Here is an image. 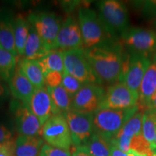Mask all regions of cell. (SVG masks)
<instances>
[{
  "label": "cell",
  "instance_id": "obj_29",
  "mask_svg": "<svg viewBox=\"0 0 156 156\" xmlns=\"http://www.w3.org/2000/svg\"><path fill=\"white\" fill-rule=\"evenodd\" d=\"M83 83H80L78 80L73 77L72 75L67 73L63 74L62 86L64 87V89L69 93L70 96L73 98L76 95V93L83 87Z\"/></svg>",
  "mask_w": 156,
  "mask_h": 156
},
{
  "label": "cell",
  "instance_id": "obj_28",
  "mask_svg": "<svg viewBox=\"0 0 156 156\" xmlns=\"http://www.w3.org/2000/svg\"><path fill=\"white\" fill-rule=\"evenodd\" d=\"M144 111L145 110H142L140 108L137 112L134 113L126 121L118 133L123 134L129 137H132L136 134L142 133V116H143Z\"/></svg>",
  "mask_w": 156,
  "mask_h": 156
},
{
  "label": "cell",
  "instance_id": "obj_32",
  "mask_svg": "<svg viewBox=\"0 0 156 156\" xmlns=\"http://www.w3.org/2000/svg\"><path fill=\"white\" fill-rule=\"evenodd\" d=\"M0 156H15L14 139L0 143Z\"/></svg>",
  "mask_w": 156,
  "mask_h": 156
},
{
  "label": "cell",
  "instance_id": "obj_38",
  "mask_svg": "<svg viewBox=\"0 0 156 156\" xmlns=\"http://www.w3.org/2000/svg\"><path fill=\"white\" fill-rule=\"evenodd\" d=\"M127 153L129 156H147L145 154L137 153V152L133 151V150H129V151L127 152Z\"/></svg>",
  "mask_w": 156,
  "mask_h": 156
},
{
  "label": "cell",
  "instance_id": "obj_21",
  "mask_svg": "<svg viewBox=\"0 0 156 156\" xmlns=\"http://www.w3.org/2000/svg\"><path fill=\"white\" fill-rule=\"evenodd\" d=\"M30 23L28 17L19 14L14 20V36L15 47L19 57L23 56L25 47L30 32Z\"/></svg>",
  "mask_w": 156,
  "mask_h": 156
},
{
  "label": "cell",
  "instance_id": "obj_27",
  "mask_svg": "<svg viewBox=\"0 0 156 156\" xmlns=\"http://www.w3.org/2000/svg\"><path fill=\"white\" fill-rule=\"evenodd\" d=\"M142 133L145 140L152 145L156 134V110L147 108L144 111Z\"/></svg>",
  "mask_w": 156,
  "mask_h": 156
},
{
  "label": "cell",
  "instance_id": "obj_15",
  "mask_svg": "<svg viewBox=\"0 0 156 156\" xmlns=\"http://www.w3.org/2000/svg\"><path fill=\"white\" fill-rule=\"evenodd\" d=\"M27 105L37 116L42 126L54 116L53 104L46 86L35 90Z\"/></svg>",
  "mask_w": 156,
  "mask_h": 156
},
{
  "label": "cell",
  "instance_id": "obj_11",
  "mask_svg": "<svg viewBox=\"0 0 156 156\" xmlns=\"http://www.w3.org/2000/svg\"><path fill=\"white\" fill-rule=\"evenodd\" d=\"M106 90L99 84L83 85L73 98L72 110L93 114L100 108Z\"/></svg>",
  "mask_w": 156,
  "mask_h": 156
},
{
  "label": "cell",
  "instance_id": "obj_24",
  "mask_svg": "<svg viewBox=\"0 0 156 156\" xmlns=\"http://www.w3.org/2000/svg\"><path fill=\"white\" fill-rule=\"evenodd\" d=\"M46 88L53 104L54 115L64 114L72 110L73 98L62 85L53 88L46 87Z\"/></svg>",
  "mask_w": 156,
  "mask_h": 156
},
{
  "label": "cell",
  "instance_id": "obj_16",
  "mask_svg": "<svg viewBox=\"0 0 156 156\" xmlns=\"http://www.w3.org/2000/svg\"><path fill=\"white\" fill-rule=\"evenodd\" d=\"M156 93V56L151 61L146 70L140 85L138 94V106L141 109L150 108L152 101Z\"/></svg>",
  "mask_w": 156,
  "mask_h": 156
},
{
  "label": "cell",
  "instance_id": "obj_22",
  "mask_svg": "<svg viewBox=\"0 0 156 156\" xmlns=\"http://www.w3.org/2000/svg\"><path fill=\"white\" fill-rule=\"evenodd\" d=\"M38 62L44 77L51 72L64 73V51L58 49L48 51L45 55L37 60Z\"/></svg>",
  "mask_w": 156,
  "mask_h": 156
},
{
  "label": "cell",
  "instance_id": "obj_35",
  "mask_svg": "<svg viewBox=\"0 0 156 156\" xmlns=\"http://www.w3.org/2000/svg\"><path fill=\"white\" fill-rule=\"evenodd\" d=\"M111 143H112V147H111L110 156H129L127 153L122 151L118 146L112 142V141Z\"/></svg>",
  "mask_w": 156,
  "mask_h": 156
},
{
  "label": "cell",
  "instance_id": "obj_17",
  "mask_svg": "<svg viewBox=\"0 0 156 156\" xmlns=\"http://www.w3.org/2000/svg\"><path fill=\"white\" fill-rule=\"evenodd\" d=\"M14 20L11 12L7 9H0V45L19 58L14 36Z\"/></svg>",
  "mask_w": 156,
  "mask_h": 156
},
{
  "label": "cell",
  "instance_id": "obj_13",
  "mask_svg": "<svg viewBox=\"0 0 156 156\" xmlns=\"http://www.w3.org/2000/svg\"><path fill=\"white\" fill-rule=\"evenodd\" d=\"M83 48V36L78 20L69 16L62 23L56 38L55 49L67 51Z\"/></svg>",
  "mask_w": 156,
  "mask_h": 156
},
{
  "label": "cell",
  "instance_id": "obj_26",
  "mask_svg": "<svg viewBox=\"0 0 156 156\" xmlns=\"http://www.w3.org/2000/svg\"><path fill=\"white\" fill-rule=\"evenodd\" d=\"M17 60L18 58L8 51L0 48V78L5 83H8L16 69Z\"/></svg>",
  "mask_w": 156,
  "mask_h": 156
},
{
  "label": "cell",
  "instance_id": "obj_42",
  "mask_svg": "<svg viewBox=\"0 0 156 156\" xmlns=\"http://www.w3.org/2000/svg\"><path fill=\"white\" fill-rule=\"evenodd\" d=\"M0 48H2V47H1V45H0Z\"/></svg>",
  "mask_w": 156,
  "mask_h": 156
},
{
  "label": "cell",
  "instance_id": "obj_8",
  "mask_svg": "<svg viewBox=\"0 0 156 156\" xmlns=\"http://www.w3.org/2000/svg\"><path fill=\"white\" fill-rule=\"evenodd\" d=\"M151 61L150 56L144 54L132 52L126 54L121 83H124L129 88L138 92L142 78Z\"/></svg>",
  "mask_w": 156,
  "mask_h": 156
},
{
  "label": "cell",
  "instance_id": "obj_34",
  "mask_svg": "<svg viewBox=\"0 0 156 156\" xmlns=\"http://www.w3.org/2000/svg\"><path fill=\"white\" fill-rule=\"evenodd\" d=\"M145 7H143V12L145 15L152 17L156 15V1L145 2Z\"/></svg>",
  "mask_w": 156,
  "mask_h": 156
},
{
  "label": "cell",
  "instance_id": "obj_40",
  "mask_svg": "<svg viewBox=\"0 0 156 156\" xmlns=\"http://www.w3.org/2000/svg\"><path fill=\"white\" fill-rule=\"evenodd\" d=\"M151 150L154 152L156 151V134H155V140H154L153 143L151 145Z\"/></svg>",
  "mask_w": 156,
  "mask_h": 156
},
{
  "label": "cell",
  "instance_id": "obj_36",
  "mask_svg": "<svg viewBox=\"0 0 156 156\" xmlns=\"http://www.w3.org/2000/svg\"><path fill=\"white\" fill-rule=\"evenodd\" d=\"M5 82L0 78V101H2L9 95V90L7 85L5 84Z\"/></svg>",
  "mask_w": 156,
  "mask_h": 156
},
{
  "label": "cell",
  "instance_id": "obj_14",
  "mask_svg": "<svg viewBox=\"0 0 156 156\" xmlns=\"http://www.w3.org/2000/svg\"><path fill=\"white\" fill-rule=\"evenodd\" d=\"M15 107V127L19 135L41 136V124L28 105L20 101Z\"/></svg>",
  "mask_w": 156,
  "mask_h": 156
},
{
  "label": "cell",
  "instance_id": "obj_25",
  "mask_svg": "<svg viewBox=\"0 0 156 156\" xmlns=\"http://www.w3.org/2000/svg\"><path fill=\"white\" fill-rule=\"evenodd\" d=\"M92 156H110L111 140L101 134L94 133L85 145L80 146Z\"/></svg>",
  "mask_w": 156,
  "mask_h": 156
},
{
  "label": "cell",
  "instance_id": "obj_3",
  "mask_svg": "<svg viewBox=\"0 0 156 156\" xmlns=\"http://www.w3.org/2000/svg\"><path fill=\"white\" fill-rule=\"evenodd\" d=\"M140 109L139 106L129 109L100 108L93 114L94 133L112 140L129 119Z\"/></svg>",
  "mask_w": 156,
  "mask_h": 156
},
{
  "label": "cell",
  "instance_id": "obj_7",
  "mask_svg": "<svg viewBox=\"0 0 156 156\" xmlns=\"http://www.w3.org/2000/svg\"><path fill=\"white\" fill-rule=\"evenodd\" d=\"M28 19L41 37L47 50L55 49L56 38L62 25L59 18L54 13L38 12L31 13Z\"/></svg>",
  "mask_w": 156,
  "mask_h": 156
},
{
  "label": "cell",
  "instance_id": "obj_20",
  "mask_svg": "<svg viewBox=\"0 0 156 156\" xmlns=\"http://www.w3.org/2000/svg\"><path fill=\"white\" fill-rule=\"evenodd\" d=\"M17 67L35 88L45 86V77L37 60L23 58L17 62Z\"/></svg>",
  "mask_w": 156,
  "mask_h": 156
},
{
  "label": "cell",
  "instance_id": "obj_43",
  "mask_svg": "<svg viewBox=\"0 0 156 156\" xmlns=\"http://www.w3.org/2000/svg\"><path fill=\"white\" fill-rule=\"evenodd\" d=\"M155 152H156V151H155Z\"/></svg>",
  "mask_w": 156,
  "mask_h": 156
},
{
  "label": "cell",
  "instance_id": "obj_2",
  "mask_svg": "<svg viewBox=\"0 0 156 156\" xmlns=\"http://www.w3.org/2000/svg\"><path fill=\"white\" fill-rule=\"evenodd\" d=\"M78 23L83 36L84 48L114 41V36L109 32L98 14L89 7H82L79 9Z\"/></svg>",
  "mask_w": 156,
  "mask_h": 156
},
{
  "label": "cell",
  "instance_id": "obj_12",
  "mask_svg": "<svg viewBox=\"0 0 156 156\" xmlns=\"http://www.w3.org/2000/svg\"><path fill=\"white\" fill-rule=\"evenodd\" d=\"M121 36L124 44L132 52L146 55L155 52L156 33L153 30L129 28Z\"/></svg>",
  "mask_w": 156,
  "mask_h": 156
},
{
  "label": "cell",
  "instance_id": "obj_23",
  "mask_svg": "<svg viewBox=\"0 0 156 156\" xmlns=\"http://www.w3.org/2000/svg\"><path fill=\"white\" fill-rule=\"evenodd\" d=\"M48 51L35 28L30 25V32L25 47L23 58L38 60L42 58Z\"/></svg>",
  "mask_w": 156,
  "mask_h": 156
},
{
  "label": "cell",
  "instance_id": "obj_1",
  "mask_svg": "<svg viewBox=\"0 0 156 156\" xmlns=\"http://www.w3.org/2000/svg\"><path fill=\"white\" fill-rule=\"evenodd\" d=\"M87 61L101 83L120 82L126 54L115 41L84 48Z\"/></svg>",
  "mask_w": 156,
  "mask_h": 156
},
{
  "label": "cell",
  "instance_id": "obj_31",
  "mask_svg": "<svg viewBox=\"0 0 156 156\" xmlns=\"http://www.w3.org/2000/svg\"><path fill=\"white\" fill-rule=\"evenodd\" d=\"M63 74L59 72H51L45 76V86L51 87H56L62 85Z\"/></svg>",
  "mask_w": 156,
  "mask_h": 156
},
{
  "label": "cell",
  "instance_id": "obj_4",
  "mask_svg": "<svg viewBox=\"0 0 156 156\" xmlns=\"http://www.w3.org/2000/svg\"><path fill=\"white\" fill-rule=\"evenodd\" d=\"M98 15L113 36L124 34L129 28V13L122 2L104 0L98 2Z\"/></svg>",
  "mask_w": 156,
  "mask_h": 156
},
{
  "label": "cell",
  "instance_id": "obj_41",
  "mask_svg": "<svg viewBox=\"0 0 156 156\" xmlns=\"http://www.w3.org/2000/svg\"><path fill=\"white\" fill-rule=\"evenodd\" d=\"M154 25H155V28H156V19H155V23H154Z\"/></svg>",
  "mask_w": 156,
  "mask_h": 156
},
{
  "label": "cell",
  "instance_id": "obj_33",
  "mask_svg": "<svg viewBox=\"0 0 156 156\" xmlns=\"http://www.w3.org/2000/svg\"><path fill=\"white\" fill-rule=\"evenodd\" d=\"M13 140L12 131L5 124L0 123V143Z\"/></svg>",
  "mask_w": 156,
  "mask_h": 156
},
{
  "label": "cell",
  "instance_id": "obj_5",
  "mask_svg": "<svg viewBox=\"0 0 156 156\" xmlns=\"http://www.w3.org/2000/svg\"><path fill=\"white\" fill-rule=\"evenodd\" d=\"M64 73L78 80L83 85L101 83L87 61L84 48L64 51Z\"/></svg>",
  "mask_w": 156,
  "mask_h": 156
},
{
  "label": "cell",
  "instance_id": "obj_10",
  "mask_svg": "<svg viewBox=\"0 0 156 156\" xmlns=\"http://www.w3.org/2000/svg\"><path fill=\"white\" fill-rule=\"evenodd\" d=\"M138 100V92L129 88L124 83L119 82L111 85L106 91L100 108H132L137 106Z\"/></svg>",
  "mask_w": 156,
  "mask_h": 156
},
{
  "label": "cell",
  "instance_id": "obj_30",
  "mask_svg": "<svg viewBox=\"0 0 156 156\" xmlns=\"http://www.w3.org/2000/svg\"><path fill=\"white\" fill-rule=\"evenodd\" d=\"M39 156H71V151L61 149L44 144Z\"/></svg>",
  "mask_w": 156,
  "mask_h": 156
},
{
  "label": "cell",
  "instance_id": "obj_6",
  "mask_svg": "<svg viewBox=\"0 0 156 156\" xmlns=\"http://www.w3.org/2000/svg\"><path fill=\"white\" fill-rule=\"evenodd\" d=\"M41 136L46 144L70 151L73 141L67 122L63 114L54 115L42 126Z\"/></svg>",
  "mask_w": 156,
  "mask_h": 156
},
{
  "label": "cell",
  "instance_id": "obj_18",
  "mask_svg": "<svg viewBox=\"0 0 156 156\" xmlns=\"http://www.w3.org/2000/svg\"><path fill=\"white\" fill-rule=\"evenodd\" d=\"M9 89L17 100L25 103H28L30 97L34 93L35 87L16 67L8 82Z\"/></svg>",
  "mask_w": 156,
  "mask_h": 156
},
{
  "label": "cell",
  "instance_id": "obj_19",
  "mask_svg": "<svg viewBox=\"0 0 156 156\" xmlns=\"http://www.w3.org/2000/svg\"><path fill=\"white\" fill-rule=\"evenodd\" d=\"M44 140L41 136L18 135L15 140V156H39Z\"/></svg>",
  "mask_w": 156,
  "mask_h": 156
},
{
  "label": "cell",
  "instance_id": "obj_37",
  "mask_svg": "<svg viewBox=\"0 0 156 156\" xmlns=\"http://www.w3.org/2000/svg\"><path fill=\"white\" fill-rule=\"evenodd\" d=\"M71 156H92L87 151L82 147H73V151L71 152Z\"/></svg>",
  "mask_w": 156,
  "mask_h": 156
},
{
  "label": "cell",
  "instance_id": "obj_9",
  "mask_svg": "<svg viewBox=\"0 0 156 156\" xmlns=\"http://www.w3.org/2000/svg\"><path fill=\"white\" fill-rule=\"evenodd\" d=\"M63 115L69 126L73 147L85 145L94 134L93 114L70 110Z\"/></svg>",
  "mask_w": 156,
  "mask_h": 156
},
{
  "label": "cell",
  "instance_id": "obj_39",
  "mask_svg": "<svg viewBox=\"0 0 156 156\" xmlns=\"http://www.w3.org/2000/svg\"><path fill=\"white\" fill-rule=\"evenodd\" d=\"M150 108L156 110V93H155V95H154L153 101H152V103H151V107H150Z\"/></svg>",
  "mask_w": 156,
  "mask_h": 156
}]
</instances>
